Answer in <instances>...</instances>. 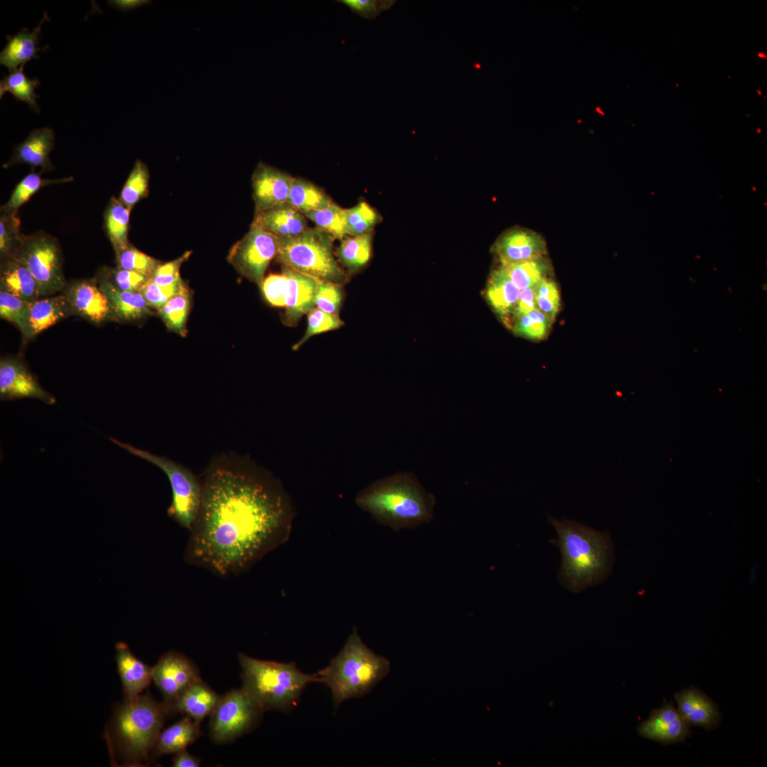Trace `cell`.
Wrapping results in <instances>:
<instances>
[{
  "instance_id": "6da1fadb",
  "label": "cell",
  "mask_w": 767,
  "mask_h": 767,
  "mask_svg": "<svg viewBox=\"0 0 767 767\" xmlns=\"http://www.w3.org/2000/svg\"><path fill=\"white\" fill-rule=\"evenodd\" d=\"M200 480V506L184 553L188 565L238 576L288 540L294 518L289 496L249 457L215 456Z\"/></svg>"
},
{
  "instance_id": "7a4b0ae2",
  "label": "cell",
  "mask_w": 767,
  "mask_h": 767,
  "mask_svg": "<svg viewBox=\"0 0 767 767\" xmlns=\"http://www.w3.org/2000/svg\"><path fill=\"white\" fill-rule=\"evenodd\" d=\"M171 706L148 695L125 697L114 709L105 731L112 763L138 766L148 759Z\"/></svg>"
},
{
  "instance_id": "3957f363",
  "label": "cell",
  "mask_w": 767,
  "mask_h": 767,
  "mask_svg": "<svg viewBox=\"0 0 767 767\" xmlns=\"http://www.w3.org/2000/svg\"><path fill=\"white\" fill-rule=\"evenodd\" d=\"M558 538L552 543L558 546L562 555L560 577L573 592L604 580L612 565V545L610 535L599 532L571 520L558 521L548 516Z\"/></svg>"
},
{
  "instance_id": "277c9868",
  "label": "cell",
  "mask_w": 767,
  "mask_h": 767,
  "mask_svg": "<svg viewBox=\"0 0 767 767\" xmlns=\"http://www.w3.org/2000/svg\"><path fill=\"white\" fill-rule=\"evenodd\" d=\"M356 503L377 522L398 531L429 522L435 499L426 493L415 475L398 473L362 490Z\"/></svg>"
},
{
  "instance_id": "5b68a950",
  "label": "cell",
  "mask_w": 767,
  "mask_h": 767,
  "mask_svg": "<svg viewBox=\"0 0 767 767\" xmlns=\"http://www.w3.org/2000/svg\"><path fill=\"white\" fill-rule=\"evenodd\" d=\"M391 663L362 641L356 628L330 664L316 673L332 692L334 709L345 700L369 693L389 673Z\"/></svg>"
},
{
  "instance_id": "8992f818",
  "label": "cell",
  "mask_w": 767,
  "mask_h": 767,
  "mask_svg": "<svg viewBox=\"0 0 767 767\" xmlns=\"http://www.w3.org/2000/svg\"><path fill=\"white\" fill-rule=\"evenodd\" d=\"M241 687L264 712L290 713L298 704L303 691L317 681V673L300 671L295 662L279 663L238 654Z\"/></svg>"
},
{
  "instance_id": "52a82bcc",
  "label": "cell",
  "mask_w": 767,
  "mask_h": 767,
  "mask_svg": "<svg viewBox=\"0 0 767 767\" xmlns=\"http://www.w3.org/2000/svg\"><path fill=\"white\" fill-rule=\"evenodd\" d=\"M334 240L317 227L308 228L298 236L279 238L276 259L283 267L342 285L349 277L334 258Z\"/></svg>"
},
{
  "instance_id": "ba28073f",
  "label": "cell",
  "mask_w": 767,
  "mask_h": 767,
  "mask_svg": "<svg viewBox=\"0 0 767 767\" xmlns=\"http://www.w3.org/2000/svg\"><path fill=\"white\" fill-rule=\"evenodd\" d=\"M109 440L130 454L161 469L167 476L172 491L168 516L182 528L190 531L198 514L201 501L200 477L189 468L166 457L155 455L109 437Z\"/></svg>"
},
{
  "instance_id": "9c48e42d",
  "label": "cell",
  "mask_w": 767,
  "mask_h": 767,
  "mask_svg": "<svg viewBox=\"0 0 767 767\" xmlns=\"http://www.w3.org/2000/svg\"><path fill=\"white\" fill-rule=\"evenodd\" d=\"M263 711L241 687L221 696L210 715V734L217 744H227L252 730Z\"/></svg>"
},
{
  "instance_id": "30bf717a",
  "label": "cell",
  "mask_w": 767,
  "mask_h": 767,
  "mask_svg": "<svg viewBox=\"0 0 767 767\" xmlns=\"http://www.w3.org/2000/svg\"><path fill=\"white\" fill-rule=\"evenodd\" d=\"M12 256L27 266L41 296L54 294L65 287L61 252L53 237L43 233L22 236Z\"/></svg>"
},
{
  "instance_id": "8fae6325",
  "label": "cell",
  "mask_w": 767,
  "mask_h": 767,
  "mask_svg": "<svg viewBox=\"0 0 767 767\" xmlns=\"http://www.w3.org/2000/svg\"><path fill=\"white\" fill-rule=\"evenodd\" d=\"M278 245V236L252 223L247 234L231 248L227 260L240 274L261 287Z\"/></svg>"
},
{
  "instance_id": "7c38bea8",
  "label": "cell",
  "mask_w": 767,
  "mask_h": 767,
  "mask_svg": "<svg viewBox=\"0 0 767 767\" xmlns=\"http://www.w3.org/2000/svg\"><path fill=\"white\" fill-rule=\"evenodd\" d=\"M200 678L197 666L175 651L166 652L152 667V680L170 706Z\"/></svg>"
},
{
  "instance_id": "4fadbf2b",
  "label": "cell",
  "mask_w": 767,
  "mask_h": 767,
  "mask_svg": "<svg viewBox=\"0 0 767 767\" xmlns=\"http://www.w3.org/2000/svg\"><path fill=\"white\" fill-rule=\"evenodd\" d=\"M0 397L1 400L36 398L48 405L55 403V397L41 387L26 364L11 358L0 362Z\"/></svg>"
},
{
  "instance_id": "5bb4252c",
  "label": "cell",
  "mask_w": 767,
  "mask_h": 767,
  "mask_svg": "<svg viewBox=\"0 0 767 767\" xmlns=\"http://www.w3.org/2000/svg\"><path fill=\"white\" fill-rule=\"evenodd\" d=\"M293 180L277 168L259 163L252 177L256 212L287 203Z\"/></svg>"
},
{
  "instance_id": "9a60e30c",
  "label": "cell",
  "mask_w": 767,
  "mask_h": 767,
  "mask_svg": "<svg viewBox=\"0 0 767 767\" xmlns=\"http://www.w3.org/2000/svg\"><path fill=\"white\" fill-rule=\"evenodd\" d=\"M65 295L70 302L73 314L95 324L114 320L106 295L93 280L77 281L70 285Z\"/></svg>"
},
{
  "instance_id": "2e32d148",
  "label": "cell",
  "mask_w": 767,
  "mask_h": 767,
  "mask_svg": "<svg viewBox=\"0 0 767 767\" xmlns=\"http://www.w3.org/2000/svg\"><path fill=\"white\" fill-rule=\"evenodd\" d=\"M283 271L286 276L283 319L292 326L315 308L319 280L285 267Z\"/></svg>"
},
{
  "instance_id": "e0dca14e",
  "label": "cell",
  "mask_w": 767,
  "mask_h": 767,
  "mask_svg": "<svg viewBox=\"0 0 767 767\" xmlns=\"http://www.w3.org/2000/svg\"><path fill=\"white\" fill-rule=\"evenodd\" d=\"M641 736L662 744L683 741L691 734L689 725L673 702H665L651 712L649 718L638 727Z\"/></svg>"
},
{
  "instance_id": "ac0fdd59",
  "label": "cell",
  "mask_w": 767,
  "mask_h": 767,
  "mask_svg": "<svg viewBox=\"0 0 767 767\" xmlns=\"http://www.w3.org/2000/svg\"><path fill=\"white\" fill-rule=\"evenodd\" d=\"M494 250L501 263H511L542 258L546 252V246L537 233L513 229L499 237Z\"/></svg>"
},
{
  "instance_id": "d6986e66",
  "label": "cell",
  "mask_w": 767,
  "mask_h": 767,
  "mask_svg": "<svg viewBox=\"0 0 767 767\" xmlns=\"http://www.w3.org/2000/svg\"><path fill=\"white\" fill-rule=\"evenodd\" d=\"M675 699L680 714L689 726L712 730L719 724L721 715L715 703L697 687H690L676 693Z\"/></svg>"
},
{
  "instance_id": "ffe728a7",
  "label": "cell",
  "mask_w": 767,
  "mask_h": 767,
  "mask_svg": "<svg viewBox=\"0 0 767 767\" xmlns=\"http://www.w3.org/2000/svg\"><path fill=\"white\" fill-rule=\"evenodd\" d=\"M116 663L125 697L141 695L151 684L152 667L138 659L127 643L119 641L115 645Z\"/></svg>"
},
{
  "instance_id": "44dd1931",
  "label": "cell",
  "mask_w": 767,
  "mask_h": 767,
  "mask_svg": "<svg viewBox=\"0 0 767 767\" xmlns=\"http://www.w3.org/2000/svg\"><path fill=\"white\" fill-rule=\"evenodd\" d=\"M48 19L49 17L45 11L39 24L31 31L23 28L13 36H6L8 42L0 53L1 65L11 72L32 59L40 58L38 53L48 48L40 47L38 42L41 26Z\"/></svg>"
},
{
  "instance_id": "7402d4cb",
  "label": "cell",
  "mask_w": 767,
  "mask_h": 767,
  "mask_svg": "<svg viewBox=\"0 0 767 767\" xmlns=\"http://www.w3.org/2000/svg\"><path fill=\"white\" fill-rule=\"evenodd\" d=\"M55 143L54 131L48 127L36 129L14 150L7 165L26 163L43 170L53 169L50 153Z\"/></svg>"
},
{
  "instance_id": "603a6c76",
  "label": "cell",
  "mask_w": 767,
  "mask_h": 767,
  "mask_svg": "<svg viewBox=\"0 0 767 767\" xmlns=\"http://www.w3.org/2000/svg\"><path fill=\"white\" fill-rule=\"evenodd\" d=\"M306 217L288 203L256 212L253 223L271 232L278 238L298 236L309 227Z\"/></svg>"
},
{
  "instance_id": "cb8c5ba5",
  "label": "cell",
  "mask_w": 767,
  "mask_h": 767,
  "mask_svg": "<svg viewBox=\"0 0 767 767\" xmlns=\"http://www.w3.org/2000/svg\"><path fill=\"white\" fill-rule=\"evenodd\" d=\"M220 697L200 678L171 705V709L173 713L184 714L200 724L211 714Z\"/></svg>"
},
{
  "instance_id": "d4e9b609",
  "label": "cell",
  "mask_w": 767,
  "mask_h": 767,
  "mask_svg": "<svg viewBox=\"0 0 767 767\" xmlns=\"http://www.w3.org/2000/svg\"><path fill=\"white\" fill-rule=\"evenodd\" d=\"M0 283L1 290L26 302L41 296L36 279L27 266L14 256L6 258L1 265Z\"/></svg>"
},
{
  "instance_id": "484cf974",
  "label": "cell",
  "mask_w": 767,
  "mask_h": 767,
  "mask_svg": "<svg viewBox=\"0 0 767 767\" xmlns=\"http://www.w3.org/2000/svg\"><path fill=\"white\" fill-rule=\"evenodd\" d=\"M99 285L109 302L115 320L132 322L151 314L150 307L139 292L120 290L106 278L101 279Z\"/></svg>"
},
{
  "instance_id": "4316f807",
  "label": "cell",
  "mask_w": 767,
  "mask_h": 767,
  "mask_svg": "<svg viewBox=\"0 0 767 767\" xmlns=\"http://www.w3.org/2000/svg\"><path fill=\"white\" fill-rule=\"evenodd\" d=\"M29 320L26 338L31 339L57 323L59 320L73 314L67 298L64 295L53 296L28 302Z\"/></svg>"
},
{
  "instance_id": "83f0119b",
  "label": "cell",
  "mask_w": 767,
  "mask_h": 767,
  "mask_svg": "<svg viewBox=\"0 0 767 767\" xmlns=\"http://www.w3.org/2000/svg\"><path fill=\"white\" fill-rule=\"evenodd\" d=\"M520 290L501 268L491 274L486 290V298L501 320L507 324L511 317H514Z\"/></svg>"
},
{
  "instance_id": "f1b7e54d",
  "label": "cell",
  "mask_w": 767,
  "mask_h": 767,
  "mask_svg": "<svg viewBox=\"0 0 767 767\" xmlns=\"http://www.w3.org/2000/svg\"><path fill=\"white\" fill-rule=\"evenodd\" d=\"M200 735V723L187 716L162 730L152 751L153 757L185 749Z\"/></svg>"
},
{
  "instance_id": "f546056e",
  "label": "cell",
  "mask_w": 767,
  "mask_h": 767,
  "mask_svg": "<svg viewBox=\"0 0 767 767\" xmlns=\"http://www.w3.org/2000/svg\"><path fill=\"white\" fill-rule=\"evenodd\" d=\"M333 201L324 191L300 178L293 180L287 203L303 214L323 209Z\"/></svg>"
},
{
  "instance_id": "4dcf8cb0",
  "label": "cell",
  "mask_w": 767,
  "mask_h": 767,
  "mask_svg": "<svg viewBox=\"0 0 767 767\" xmlns=\"http://www.w3.org/2000/svg\"><path fill=\"white\" fill-rule=\"evenodd\" d=\"M371 235L345 236L336 249L337 261L350 272L357 271L367 263L371 256Z\"/></svg>"
},
{
  "instance_id": "1f68e13d",
  "label": "cell",
  "mask_w": 767,
  "mask_h": 767,
  "mask_svg": "<svg viewBox=\"0 0 767 767\" xmlns=\"http://www.w3.org/2000/svg\"><path fill=\"white\" fill-rule=\"evenodd\" d=\"M130 212L131 210L124 206L119 199L114 197L105 212L107 233L116 254L129 245L128 232Z\"/></svg>"
},
{
  "instance_id": "d6a6232c",
  "label": "cell",
  "mask_w": 767,
  "mask_h": 767,
  "mask_svg": "<svg viewBox=\"0 0 767 767\" xmlns=\"http://www.w3.org/2000/svg\"><path fill=\"white\" fill-rule=\"evenodd\" d=\"M512 282L520 289L535 288L548 278L549 266L542 258L525 261L501 263V266Z\"/></svg>"
},
{
  "instance_id": "836d02e7",
  "label": "cell",
  "mask_w": 767,
  "mask_h": 767,
  "mask_svg": "<svg viewBox=\"0 0 767 767\" xmlns=\"http://www.w3.org/2000/svg\"><path fill=\"white\" fill-rule=\"evenodd\" d=\"M24 66L10 72L0 81V98L1 99L6 92L11 93L16 101H22L28 104L31 109L36 113H40V109L36 102L39 97L35 92V89L40 85L38 78L29 79L23 72Z\"/></svg>"
},
{
  "instance_id": "e575fe53",
  "label": "cell",
  "mask_w": 767,
  "mask_h": 767,
  "mask_svg": "<svg viewBox=\"0 0 767 767\" xmlns=\"http://www.w3.org/2000/svg\"><path fill=\"white\" fill-rule=\"evenodd\" d=\"M190 307V294L185 284L158 313L167 327L181 336L187 334L186 322Z\"/></svg>"
},
{
  "instance_id": "d590c367",
  "label": "cell",
  "mask_w": 767,
  "mask_h": 767,
  "mask_svg": "<svg viewBox=\"0 0 767 767\" xmlns=\"http://www.w3.org/2000/svg\"><path fill=\"white\" fill-rule=\"evenodd\" d=\"M304 216L334 239H342L347 236L346 210L334 202L323 209L309 212Z\"/></svg>"
},
{
  "instance_id": "8d00e7d4",
  "label": "cell",
  "mask_w": 767,
  "mask_h": 767,
  "mask_svg": "<svg viewBox=\"0 0 767 767\" xmlns=\"http://www.w3.org/2000/svg\"><path fill=\"white\" fill-rule=\"evenodd\" d=\"M71 180V178L57 180L43 179L38 173H30L16 186L8 202L2 207L5 212H16V210L26 203L36 192L43 187L53 183H60Z\"/></svg>"
},
{
  "instance_id": "74e56055",
  "label": "cell",
  "mask_w": 767,
  "mask_h": 767,
  "mask_svg": "<svg viewBox=\"0 0 767 767\" xmlns=\"http://www.w3.org/2000/svg\"><path fill=\"white\" fill-rule=\"evenodd\" d=\"M148 179L149 173L146 165L141 160H137L122 188L119 198L128 209L131 210L140 200L146 196Z\"/></svg>"
},
{
  "instance_id": "f35d334b",
  "label": "cell",
  "mask_w": 767,
  "mask_h": 767,
  "mask_svg": "<svg viewBox=\"0 0 767 767\" xmlns=\"http://www.w3.org/2000/svg\"><path fill=\"white\" fill-rule=\"evenodd\" d=\"M0 316L14 324L26 337L29 320V305L5 290H0Z\"/></svg>"
},
{
  "instance_id": "ab89813d",
  "label": "cell",
  "mask_w": 767,
  "mask_h": 767,
  "mask_svg": "<svg viewBox=\"0 0 767 767\" xmlns=\"http://www.w3.org/2000/svg\"><path fill=\"white\" fill-rule=\"evenodd\" d=\"M345 210L347 236L369 233L379 220L376 212L364 201Z\"/></svg>"
},
{
  "instance_id": "60d3db41",
  "label": "cell",
  "mask_w": 767,
  "mask_h": 767,
  "mask_svg": "<svg viewBox=\"0 0 767 767\" xmlns=\"http://www.w3.org/2000/svg\"><path fill=\"white\" fill-rule=\"evenodd\" d=\"M551 322L539 309L526 313L516 320L513 332L532 340H540L546 337Z\"/></svg>"
},
{
  "instance_id": "b9f144b4",
  "label": "cell",
  "mask_w": 767,
  "mask_h": 767,
  "mask_svg": "<svg viewBox=\"0 0 767 767\" xmlns=\"http://www.w3.org/2000/svg\"><path fill=\"white\" fill-rule=\"evenodd\" d=\"M344 325L338 315L324 312L314 308L308 313V327L303 337L293 345V350L298 349L308 339L330 330H337Z\"/></svg>"
},
{
  "instance_id": "7bdbcfd3",
  "label": "cell",
  "mask_w": 767,
  "mask_h": 767,
  "mask_svg": "<svg viewBox=\"0 0 767 767\" xmlns=\"http://www.w3.org/2000/svg\"><path fill=\"white\" fill-rule=\"evenodd\" d=\"M119 268L136 271L150 278L159 261L129 245L116 254Z\"/></svg>"
},
{
  "instance_id": "ee69618b",
  "label": "cell",
  "mask_w": 767,
  "mask_h": 767,
  "mask_svg": "<svg viewBox=\"0 0 767 767\" xmlns=\"http://www.w3.org/2000/svg\"><path fill=\"white\" fill-rule=\"evenodd\" d=\"M22 235L20 233V220L16 212H5L0 217V254L4 258L13 255Z\"/></svg>"
},
{
  "instance_id": "f6af8a7d",
  "label": "cell",
  "mask_w": 767,
  "mask_h": 767,
  "mask_svg": "<svg viewBox=\"0 0 767 767\" xmlns=\"http://www.w3.org/2000/svg\"><path fill=\"white\" fill-rule=\"evenodd\" d=\"M535 293L538 309L553 322L560 307V293L556 283L546 278L535 287Z\"/></svg>"
},
{
  "instance_id": "bcb514c9",
  "label": "cell",
  "mask_w": 767,
  "mask_h": 767,
  "mask_svg": "<svg viewBox=\"0 0 767 767\" xmlns=\"http://www.w3.org/2000/svg\"><path fill=\"white\" fill-rule=\"evenodd\" d=\"M342 296V285L319 280L315 306L327 313L338 315Z\"/></svg>"
},
{
  "instance_id": "7dc6e473",
  "label": "cell",
  "mask_w": 767,
  "mask_h": 767,
  "mask_svg": "<svg viewBox=\"0 0 767 767\" xmlns=\"http://www.w3.org/2000/svg\"><path fill=\"white\" fill-rule=\"evenodd\" d=\"M185 284V283L183 282L180 284L163 287L156 284L148 278L140 289L139 293L143 295L150 308L158 310L175 294H176Z\"/></svg>"
},
{
  "instance_id": "c3c4849f",
  "label": "cell",
  "mask_w": 767,
  "mask_h": 767,
  "mask_svg": "<svg viewBox=\"0 0 767 767\" xmlns=\"http://www.w3.org/2000/svg\"><path fill=\"white\" fill-rule=\"evenodd\" d=\"M355 14L367 19H374L383 11L391 8L395 0H338Z\"/></svg>"
},
{
  "instance_id": "681fc988",
  "label": "cell",
  "mask_w": 767,
  "mask_h": 767,
  "mask_svg": "<svg viewBox=\"0 0 767 767\" xmlns=\"http://www.w3.org/2000/svg\"><path fill=\"white\" fill-rule=\"evenodd\" d=\"M286 276L283 271L281 273H272L266 277L261 285V289L266 300L273 306L285 308V292Z\"/></svg>"
},
{
  "instance_id": "f907efd6",
  "label": "cell",
  "mask_w": 767,
  "mask_h": 767,
  "mask_svg": "<svg viewBox=\"0 0 767 767\" xmlns=\"http://www.w3.org/2000/svg\"><path fill=\"white\" fill-rule=\"evenodd\" d=\"M190 254V252H186L175 260L163 264L160 263L149 278L156 284L163 287L183 283V281L180 275V268Z\"/></svg>"
},
{
  "instance_id": "816d5d0a",
  "label": "cell",
  "mask_w": 767,
  "mask_h": 767,
  "mask_svg": "<svg viewBox=\"0 0 767 767\" xmlns=\"http://www.w3.org/2000/svg\"><path fill=\"white\" fill-rule=\"evenodd\" d=\"M112 279L111 282L120 290L139 292L148 278L140 273L119 268L113 271Z\"/></svg>"
},
{
  "instance_id": "f5cc1de1",
  "label": "cell",
  "mask_w": 767,
  "mask_h": 767,
  "mask_svg": "<svg viewBox=\"0 0 767 767\" xmlns=\"http://www.w3.org/2000/svg\"><path fill=\"white\" fill-rule=\"evenodd\" d=\"M536 309H538V308L536 300L535 288L521 290L516 308L514 318L516 320L521 316Z\"/></svg>"
},
{
  "instance_id": "db71d44e",
  "label": "cell",
  "mask_w": 767,
  "mask_h": 767,
  "mask_svg": "<svg viewBox=\"0 0 767 767\" xmlns=\"http://www.w3.org/2000/svg\"><path fill=\"white\" fill-rule=\"evenodd\" d=\"M200 766V759L190 754L186 749L175 754L173 758L174 767H199Z\"/></svg>"
},
{
  "instance_id": "11a10c76",
  "label": "cell",
  "mask_w": 767,
  "mask_h": 767,
  "mask_svg": "<svg viewBox=\"0 0 767 767\" xmlns=\"http://www.w3.org/2000/svg\"><path fill=\"white\" fill-rule=\"evenodd\" d=\"M107 2L116 9L126 13L151 4L152 1L149 0H112Z\"/></svg>"
},
{
  "instance_id": "9f6ffc18",
  "label": "cell",
  "mask_w": 767,
  "mask_h": 767,
  "mask_svg": "<svg viewBox=\"0 0 767 767\" xmlns=\"http://www.w3.org/2000/svg\"><path fill=\"white\" fill-rule=\"evenodd\" d=\"M756 55H757V57L758 58H761V59H764L765 58L766 60H767V54L766 53H762V52H758L756 53Z\"/></svg>"
},
{
  "instance_id": "6f0895ef",
  "label": "cell",
  "mask_w": 767,
  "mask_h": 767,
  "mask_svg": "<svg viewBox=\"0 0 767 767\" xmlns=\"http://www.w3.org/2000/svg\"><path fill=\"white\" fill-rule=\"evenodd\" d=\"M595 111L597 113H599V114H600L602 115H604V112L602 110V109L599 106L595 107Z\"/></svg>"
},
{
  "instance_id": "680465c9",
  "label": "cell",
  "mask_w": 767,
  "mask_h": 767,
  "mask_svg": "<svg viewBox=\"0 0 767 767\" xmlns=\"http://www.w3.org/2000/svg\"><path fill=\"white\" fill-rule=\"evenodd\" d=\"M761 131H762V130H761V128H759V127H757V128H756V133H757L758 134H761Z\"/></svg>"
},
{
  "instance_id": "91938a15",
  "label": "cell",
  "mask_w": 767,
  "mask_h": 767,
  "mask_svg": "<svg viewBox=\"0 0 767 767\" xmlns=\"http://www.w3.org/2000/svg\"><path fill=\"white\" fill-rule=\"evenodd\" d=\"M756 92L758 95H760V96L762 95V92L759 89H756Z\"/></svg>"
},
{
  "instance_id": "94428289",
  "label": "cell",
  "mask_w": 767,
  "mask_h": 767,
  "mask_svg": "<svg viewBox=\"0 0 767 767\" xmlns=\"http://www.w3.org/2000/svg\"><path fill=\"white\" fill-rule=\"evenodd\" d=\"M751 188H752V190H753L754 192H756V187L755 186H752V187H751Z\"/></svg>"
},
{
  "instance_id": "6125c7cd",
  "label": "cell",
  "mask_w": 767,
  "mask_h": 767,
  "mask_svg": "<svg viewBox=\"0 0 767 767\" xmlns=\"http://www.w3.org/2000/svg\"><path fill=\"white\" fill-rule=\"evenodd\" d=\"M675 86H676L677 88H678L680 87V85L678 83H676Z\"/></svg>"
},
{
  "instance_id": "be15d7a7",
  "label": "cell",
  "mask_w": 767,
  "mask_h": 767,
  "mask_svg": "<svg viewBox=\"0 0 767 767\" xmlns=\"http://www.w3.org/2000/svg\"><path fill=\"white\" fill-rule=\"evenodd\" d=\"M728 78H730V79H731V76L728 75Z\"/></svg>"
}]
</instances>
